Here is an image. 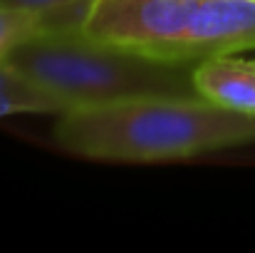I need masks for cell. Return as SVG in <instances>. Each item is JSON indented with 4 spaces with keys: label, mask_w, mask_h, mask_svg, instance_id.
<instances>
[{
    "label": "cell",
    "mask_w": 255,
    "mask_h": 253,
    "mask_svg": "<svg viewBox=\"0 0 255 253\" xmlns=\"http://www.w3.org/2000/svg\"><path fill=\"white\" fill-rule=\"evenodd\" d=\"M55 142L67 154L97 162H176L255 142V114L201 94L139 97L60 114Z\"/></svg>",
    "instance_id": "1"
},
{
    "label": "cell",
    "mask_w": 255,
    "mask_h": 253,
    "mask_svg": "<svg viewBox=\"0 0 255 253\" xmlns=\"http://www.w3.org/2000/svg\"><path fill=\"white\" fill-rule=\"evenodd\" d=\"M55 92L67 109L139 97H193L196 62L159 60L104 45L85 32H37L7 60Z\"/></svg>",
    "instance_id": "2"
},
{
    "label": "cell",
    "mask_w": 255,
    "mask_h": 253,
    "mask_svg": "<svg viewBox=\"0 0 255 253\" xmlns=\"http://www.w3.org/2000/svg\"><path fill=\"white\" fill-rule=\"evenodd\" d=\"M198 0H94L87 37L159 60L193 62L188 32Z\"/></svg>",
    "instance_id": "3"
},
{
    "label": "cell",
    "mask_w": 255,
    "mask_h": 253,
    "mask_svg": "<svg viewBox=\"0 0 255 253\" xmlns=\"http://www.w3.org/2000/svg\"><path fill=\"white\" fill-rule=\"evenodd\" d=\"M255 50V0H198L188 32V57Z\"/></svg>",
    "instance_id": "4"
},
{
    "label": "cell",
    "mask_w": 255,
    "mask_h": 253,
    "mask_svg": "<svg viewBox=\"0 0 255 253\" xmlns=\"http://www.w3.org/2000/svg\"><path fill=\"white\" fill-rule=\"evenodd\" d=\"M196 92L226 109L255 114V77L243 57L213 55L193 67Z\"/></svg>",
    "instance_id": "5"
},
{
    "label": "cell",
    "mask_w": 255,
    "mask_h": 253,
    "mask_svg": "<svg viewBox=\"0 0 255 253\" xmlns=\"http://www.w3.org/2000/svg\"><path fill=\"white\" fill-rule=\"evenodd\" d=\"M67 104L12 62L0 65V117L10 114H65Z\"/></svg>",
    "instance_id": "6"
},
{
    "label": "cell",
    "mask_w": 255,
    "mask_h": 253,
    "mask_svg": "<svg viewBox=\"0 0 255 253\" xmlns=\"http://www.w3.org/2000/svg\"><path fill=\"white\" fill-rule=\"evenodd\" d=\"M40 32V15L32 10L12 7L0 2V65L12 57V52Z\"/></svg>",
    "instance_id": "7"
},
{
    "label": "cell",
    "mask_w": 255,
    "mask_h": 253,
    "mask_svg": "<svg viewBox=\"0 0 255 253\" xmlns=\"http://www.w3.org/2000/svg\"><path fill=\"white\" fill-rule=\"evenodd\" d=\"M2 5H12V7H22V10H32V12H42L47 7H55L60 2L67 0H0Z\"/></svg>",
    "instance_id": "8"
},
{
    "label": "cell",
    "mask_w": 255,
    "mask_h": 253,
    "mask_svg": "<svg viewBox=\"0 0 255 253\" xmlns=\"http://www.w3.org/2000/svg\"><path fill=\"white\" fill-rule=\"evenodd\" d=\"M246 65L251 67V72H253V77H255V60H246Z\"/></svg>",
    "instance_id": "9"
}]
</instances>
